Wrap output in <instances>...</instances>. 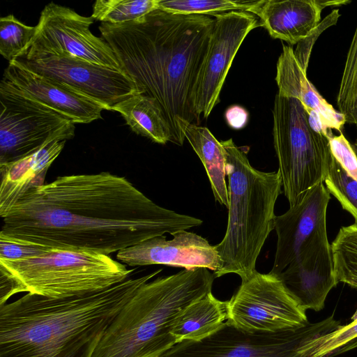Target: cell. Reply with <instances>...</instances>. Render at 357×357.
I'll use <instances>...</instances> for the list:
<instances>
[{"label":"cell","mask_w":357,"mask_h":357,"mask_svg":"<svg viewBox=\"0 0 357 357\" xmlns=\"http://www.w3.org/2000/svg\"><path fill=\"white\" fill-rule=\"evenodd\" d=\"M132 271L109 255L45 248L26 258L0 259V305L21 292L60 298L100 291Z\"/></svg>","instance_id":"8992f818"},{"label":"cell","mask_w":357,"mask_h":357,"mask_svg":"<svg viewBox=\"0 0 357 357\" xmlns=\"http://www.w3.org/2000/svg\"><path fill=\"white\" fill-rule=\"evenodd\" d=\"M337 105L346 123L357 128V26L347 52Z\"/></svg>","instance_id":"4316f807"},{"label":"cell","mask_w":357,"mask_h":357,"mask_svg":"<svg viewBox=\"0 0 357 357\" xmlns=\"http://www.w3.org/2000/svg\"><path fill=\"white\" fill-rule=\"evenodd\" d=\"M226 153L228 219L222 240L215 245L221 266L215 278L237 274L241 280L256 271V262L275 229V205L281 193L278 171L254 168L246 153L233 139L220 141Z\"/></svg>","instance_id":"5b68a950"},{"label":"cell","mask_w":357,"mask_h":357,"mask_svg":"<svg viewBox=\"0 0 357 357\" xmlns=\"http://www.w3.org/2000/svg\"><path fill=\"white\" fill-rule=\"evenodd\" d=\"M206 52L194 89V109L199 121L206 119L220 101V93L247 35L259 24L252 13L231 11L215 15Z\"/></svg>","instance_id":"4fadbf2b"},{"label":"cell","mask_w":357,"mask_h":357,"mask_svg":"<svg viewBox=\"0 0 357 357\" xmlns=\"http://www.w3.org/2000/svg\"><path fill=\"white\" fill-rule=\"evenodd\" d=\"M0 112V164L33 153L53 140L74 137V123L2 79Z\"/></svg>","instance_id":"9c48e42d"},{"label":"cell","mask_w":357,"mask_h":357,"mask_svg":"<svg viewBox=\"0 0 357 357\" xmlns=\"http://www.w3.org/2000/svg\"><path fill=\"white\" fill-rule=\"evenodd\" d=\"M112 110L119 112L135 133L161 144L171 142V129L155 98L133 95L114 105Z\"/></svg>","instance_id":"603a6c76"},{"label":"cell","mask_w":357,"mask_h":357,"mask_svg":"<svg viewBox=\"0 0 357 357\" xmlns=\"http://www.w3.org/2000/svg\"><path fill=\"white\" fill-rule=\"evenodd\" d=\"M10 62L73 87L106 110H112L131 96L142 94L137 83L123 71L67 53L25 52Z\"/></svg>","instance_id":"8fae6325"},{"label":"cell","mask_w":357,"mask_h":357,"mask_svg":"<svg viewBox=\"0 0 357 357\" xmlns=\"http://www.w3.org/2000/svg\"><path fill=\"white\" fill-rule=\"evenodd\" d=\"M227 124L233 129L239 130L245 126L248 121V112L243 107L234 105L228 107L225 114Z\"/></svg>","instance_id":"836d02e7"},{"label":"cell","mask_w":357,"mask_h":357,"mask_svg":"<svg viewBox=\"0 0 357 357\" xmlns=\"http://www.w3.org/2000/svg\"><path fill=\"white\" fill-rule=\"evenodd\" d=\"M340 17L339 10H333L305 38L296 44L294 54L304 72L307 73L312 47L317 39L326 29L336 24Z\"/></svg>","instance_id":"4dcf8cb0"},{"label":"cell","mask_w":357,"mask_h":357,"mask_svg":"<svg viewBox=\"0 0 357 357\" xmlns=\"http://www.w3.org/2000/svg\"><path fill=\"white\" fill-rule=\"evenodd\" d=\"M330 198L326 187L320 183L299 204L276 215L278 240L271 273L279 275L297 257L328 241L326 211Z\"/></svg>","instance_id":"5bb4252c"},{"label":"cell","mask_w":357,"mask_h":357,"mask_svg":"<svg viewBox=\"0 0 357 357\" xmlns=\"http://www.w3.org/2000/svg\"><path fill=\"white\" fill-rule=\"evenodd\" d=\"M273 116L278 171L284 194L292 207L314 186L324 183L333 155L329 139L312 129L308 114L298 100L277 93Z\"/></svg>","instance_id":"52a82bcc"},{"label":"cell","mask_w":357,"mask_h":357,"mask_svg":"<svg viewBox=\"0 0 357 357\" xmlns=\"http://www.w3.org/2000/svg\"><path fill=\"white\" fill-rule=\"evenodd\" d=\"M36 32V26H27L13 14L0 19V54L9 62L25 52Z\"/></svg>","instance_id":"83f0119b"},{"label":"cell","mask_w":357,"mask_h":357,"mask_svg":"<svg viewBox=\"0 0 357 357\" xmlns=\"http://www.w3.org/2000/svg\"><path fill=\"white\" fill-rule=\"evenodd\" d=\"M24 95L52 108L73 123H89L101 119L106 109L83 93L9 62L1 79Z\"/></svg>","instance_id":"2e32d148"},{"label":"cell","mask_w":357,"mask_h":357,"mask_svg":"<svg viewBox=\"0 0 357 357\" xmlns=\"http://www.w3.org/2000/svg\"><path fill=\"white\" fill-rule=\"evenodd\" d=\"M351 321H357V310L354 312V314L351 317Z\"/></svg>","instance_id":"d590c367"},{"label":"cell","mask_w":357,"mask_h":357,"mask_svg":"<svg viewBox=\"0 0 357 357\" xmlns=\"http://www.w3.org/2000/svg\"><path fill=\"white\" fill-rule=\"evenodd\" d=\"M158 0H97L91 17L103 23L131 22L158 9Z\"/></svg>","instance_id":"d4e9b609"},{"label":"cell","mask_w":357,"mask_h":357,"mask_svg":"<svg viewBox=\"0 0 357 357\" xmlns=\"http://www.w3.org/2000/svg\"><path fill=\"white\" fill-rule=\"evenodd\" d=\"M66 140L55 139L21 159L0 164V216L3 218L28 191L45 184L48 169Z\"/></svg>","instance_id":"d6986e66"},{"label":"cell","mask_w":357,"mask_h":357,"mask_svg":"<svg viewBox=\"0 0 357 357\" xmlns=\"http://www.w3.org/2000/svg\"><path fill=\"white\" fill-rule=\"evenodd\" d=\"M324 183L328 192L352 215L357 224V181L344 171L333 156Z\"/></svg>","instance_id":"f1b7e54d"},{"label":"cell","mask_w":357,"mask_h":357,"mask_svg":"<svg viewBox=\"0 0 357 357\" xmlns=\"http://www.w3.org/2000/svg\"><path fill=\"white\" fill-rule=\"evenodd\" d=\"M357 337V321L340 325L333 331L320 335L307 343V357H333L349 342Z\"/></svg>","instance_id":"f546056e"},{"label":"cell","mask_w":357,"mask_h":357,"mask_svg":"<svg viewBox=\"0 0 357 357\" xmlns=\"http://www.w3.org/2000/svg\"><path fill=\"white\" fill-rule=\"evenodd\" d=\"M167 240L165 236L149 238L116 253V260L129 266L166 265L185 268H206L214 272L221 266L215 247L201 236L181 231Z\"/></svg>","instance_id":"9a60e30c"},{"label":"cell","mask_w":357,"mask_h":357,"mask_svg":"<svg viewBox=\"0 0 357 357\" xmlns=\"http://www.w3.org/2000/svg\"><path fill=\"white\" fill-rule=\"evenodd\" d=\"M354 148H357V138H356V141H355V143H354Z\"/></svg>","instance_id":"8d00e7d4"},{"label":"cell","mask_w":357,"mask_h":357,"mask_svg":"<svg viewBox=\"0 0 357 357\" xmlns=\"http://www.w3.org/2000/svg\"><path fill=\"white\" fill-rule=\"evenodd\" d=\"M185 137L201 160L206 172L215 199L229 206L225 151L211 131L197 123L189 125Z\"/></svg>","instance_id":"7402d4cb"},{"label":"cell","mask_w":357,"mask_h":357,"mask_svg":"<svg viewBox=\"0 0 357 357\" xmlns=\"http://www.w3.org/2000/svg\"><path fill=\"white\" fill-rule=\"evenodd\" d=\"M2 219L0 233L11 238L106 255L203 222L156 204L107 172L59 176L26 192Z\"/></svg>","instance_id":"6da1fadb"},{"label":"cell","mask_w":357,"mask_h":357,"mask_svg":"<svg viewBox=\"0 0 357 357\" xmlns=\"http://www.w3.org/2000/svg\"><path fill=\"white\" fill-rule=\"evenodd\" d=\"M225 323L248 333H276L301 328L309 321L306 310L279 275L256 271L241 280L228 301Z\"/></svg>","instance_id":"30bf717a"},{"label":"cell","mask_w":357,"mask_h":357,"mask_svg":"<svg viewBox=\"0 0 357 357\" xmlns=\"http://www.w3.org/2000/svg\"><path fill=\"white\" fill-rule=\"evenodd\" d=\"M347 4V0H259L248 12L259 17L271 37L295 45L319 25L324 8Z\"/></svg>","instance_id":"ac0fdd59"},{"label":"cell","mask_w":357,"mask_h":357,"mask_svg":"<svg viewBox=\"0 0 357 357\" xmlns=\"http://www.w3.org/2000/svg\"><path fill=\"white\" fill-rule=\"evenodd\" d=\"M340 325L331 315L295 330L248 333L225 322L207 337L176 343L161 357H307V343Z\"/></svg>","instance_id":"ba28073f"},{"label":"cell","mask_w":357,"mask_h":357,"mask_svg":"<svg viewBox=\"0 0 357 357\" xmlns=\"http://www.w3.org/2000/svg\"><path fill=\"white\" fill-rule=\"evenodd\" d=\"M228 301L216 298L211 291L184 308L174 321L172 334L176 344L200 341L217 331L226 321Z\"/></svg>","instance_id":"44dd1931"},{"label":"cell","mask_w":357,"mask_h":357,"mask_svg":"<svg viewBox=\"0 0 357 357\" xmlns=\"http://www.w3.org/2000/svg\"><path fill=\"white\" fill-rule=\"evenodd\" d=\"M45 248L11 238L0 233V259L16 260L36 255Z\"/></svg>","instance_id":"d6a6232c"},{"label":"cell","mask_w":357,"mask_h":357,"mask_svg":"<svg viewBox=\"0 0 357 357\" xmlns=\"http://www.w3.org/2000/svg\"><path fill=\"white\" fill-rule=\"evenodd\" d=\"M331 248L337 282L357 288V224L340 228Z\"/></svg>","instance_id":"cb8c5ba5"},{"label":"cell","mask_w":357,"mask_h":357,"mask_svg":"<svg viewBox=\"0 0 357 357\" xmlns=\"http://www.w3.org/2000/svg\"><path fill=\"white\" fill-rule=\"evenodd\" d=\"M355 348H357V337L354 340L349 342L348 344H347L339 352V354H342L347 351H349L351 349H354Z\"/></svg>","instance_id":"e575fe53"},{"label":"cell","mask_w":357,"mask_h":357,"mask_svg":"<svg viewBox=\"0 0 357 357\" xmlns=\"http://www.w3.org/2000/svg\"><path fill=\"white\" fill-rule=\"evenodd\" d=\"M354 149L355 153H356V155H357V148H354Z\"/></svg>","instance_id":"74e56055"},{"label":"cell","mask_w":357,"mask_h":357,"mask_svg":"<svg viewBox=\"0 0 357 357\" xmlns=\"http://www.w3.org/2000/svg\"><path fill=\"white\" fill-rule=\"evenodd\" d=\"M331 153L344 171L357 181V155L348 140L340 132L329 138Z\"/></svg>","instance_id":"1f68e13d"},{"label":"cell","mask_w":357,"mask_h":357,"mask_svg":"<svg viewBox=\"0 0 357 357\" xmlns=\"http://www.w3.org/2000/svg\"><path fill=\"white\" fill-rule=\"evenodd\" d=\"M215 278L206 268H193L146 282L109 324L92 357H161L176 344L177 316L211 291Z\"/></svg>","instance_id":"277c9868"},{"label":"cell","mask_w":357,"mask_h":357,"mask_svg":"<svg viewBox=\"0 0 357 357\" xmlns=\"http://www.w3.org/2000/svg\"><path fill=\"white\" fill-rule=\"evenodd\" d=\"M214 19L160 9L135 21L99 26L121 70L142 94L156 100L172 132L182 146L187 127L199 120L194 89L208 47Z\"/></svg>","instance_id":"7a4b0ae2"},{"label":"cell","mask_w":357,"mask_h":357,"mask_svg":"<svg viewBox=\"0 0 357 357\" xmlns=\"http://www.w3.org/2000/svg\"><path fill=\"white\" fill-rule=\"evenodd\" d=\"M161 271L97 292L60 298L27 293L0 305V357H92L123 306Z\"/></svg>","instance_id":"3957f363"},{"label":"cell","mask_w":357,"mask_h":357,"mask_svg":"<svg viewBox=\"0 0 357 357\" xmlns=\"http://www.w3.org/2000/svg\"><path fill=\"white\" fill-rule=\"evenodd\" d=\"M275 80L278 94L298 100L310 117H319L324 127L340 132L346 123L344 116L335 110L316 90L298 63L291 47L283 45L277 62Z\"/></svg>","instance_id":"ffe728a7"},{"label":"cell","mask_w":357,"mask_h":357,"mask_svg":"<svg viewBox=\"0 0 357 357\" xmlns=\"http://www.w3.org/2000/svg\"><path fill=\"white\" fill-rule=\"evenodd\" d=\"M279 276L302 307L321 310L337 284L328 241L294 259Z\"/></svg>","instance_id":"e0dca14e"},{"label":"cell","mask_w":357,"mask_h":357,"mask_svg":"<svg viewBox=\"0 0 357 357\" xmlns=\"http://www.w3.org/2000/svg\"><path fill=\"white\" fill-rule=\"evenodd\" d=\"M258 1L243 0H158V9L181 15H216L231 11H246Z\"/></svg>","instance_id":"484cf974"},{"label":"cell","mask_w":357,"mask_h":357,"mask_svg":"<svg viewBox=\"0 0 357 357\" xmlns=\"http://www.w3.org/2000/svg\"><path fill=\"white\" fill-rule=\"evenodd\" d=\"M93 20L91 16L80 15L68 7L51 2L42 10L36 34L25 52L67 53L122 70L108 43L91 31Z\"/></svg>","instance_id":"7c38bea8"}]
</instances>
